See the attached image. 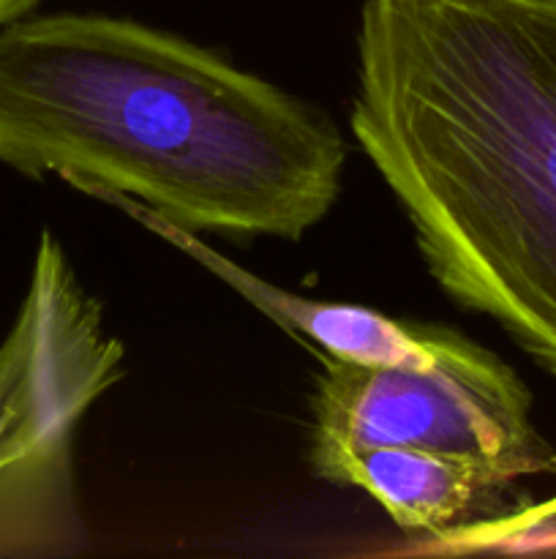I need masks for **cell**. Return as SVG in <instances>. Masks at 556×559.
<instances>
[{
	"mask_svg": "<svg viewBox=\"0 0 556 559\" xmlns=\"http://www.w3.org/2000/svg\"><path fill=\"white\" fill-rule=\"evenodd\" d=\"M0 164L185 233L300 240L341 194L347 142L178 33L31 11L0 27Z\"/></svg>",
	"mask_w": 556,
	"mask_h": 559,
	"instance_id": "6da1fadb",
	"label": "cell"
},
{
	"mask_svg": "<svg viewBox=\"0 0 556 559\" xmlns=\"http://www.w3.org/2000/svg\"><path fill=\"white\" fill-rule=\"evenodd\" d=\"M349 131L431 278L556 380V0H363Z\"/></svg>",
	"mask_w": 556,
	"mask_h": 559,
	"instance_id": "7a4b0ae2",
	"label": "cell"
},
{
	"mask_svg": "<svg viewBox=\"0 0 556 559\" xmlns=\"http://www.w3.org/2000/svg\"><path fill=\"white\" fill-rule=\"evenodd\" d=\"M123 374V342L44 229L0 342V559L65 557L85 546L74 440L87 409Z\"/></svg>",
	"mask_w": 556,
	"mask_h": 559,
	"instance_id": "3957f363",
	"label": "cell"
},
{
	"mask_svg": "<svg viewBox=\"0 0 556 559\" xmlns=\"http://www.w3.org/2000/svg\"><path fill=\"white\" fill-rule=\"evenodd\" d=\"M365 448H414L461 459L499 489L556 475V448L532 418V393L491 349L452 333L425 369L325 360L314 391L316 473Z\"/></svg>",
	"mask_w": 556,
	"mask_h": 559,
	"instance_id": "277c9868",
	"label": "cell"
},
{
	"mask_svg": "<svg viewBox=\"0 0 556 559\" xmlns=\"http://www.w3.org/2000/svg\"><path fill=\"white\" fill-rule=\"evenodd\" d=\"M136 218L161 233L180 249L191 251L205 267H210L216 276L232 284L238 293L254 306H259L265 314L276 317L289 331L311 338L319 344L333 360H349V364L363 366H409V369H425L434 364L445 347L450 344V328L442 325H420L409 320H392L374 309L352 304H327V300L298 298L292 293L270 287L262 278L251 276L243 267L232 265L221 254L207 249L196 240L194 233L167 227L150 216L134 213Z\"/></svg>",
	"mask_w": 556,
	"mask_h": 559,
	"instance_id": "5b68a950",
	"label": "cell"
},
{
	"mask_svg": "<svg viewBox=\"0 0 556 559\" xmlns=\"http://www.w3.org/2000/svg\"><path fill=\"white\" fill-rule=\"evenodd\" d=\"M316 475L374 497L401 530L434 535L469 522L499 491L474 464L414 448H365L336 459Z\"/></svg>",
	"mask_w": 556,
	"mask_h": 559,
	"instance_id": "8992f818",
	"label": "cell"
},
{
	"mask_svg": "<svg viewBox=\"0 0 556 559\" xmlns=\"http://www.w3.org/2000/svg\"><path fill=\"white\" fill-rule=\"evenodd\" d=\"M439 551H491V555H556V495L529 502L512 513L463 522L436 533Z\"/></svg>",
	"mask_w": 556,
	"mask_h": 559,
	"instance_id": "52a82bcc",
	"label": "cell"
},
{
	"mask_svg": "<svg viewBox=\"0 0 556 559\" xmlns=\"http://www.w3.org/2000/svg\"><path fill=\"white\" fill-rule=\"evenodd\" d=\"M38 5V0H0V27L9 22L20 20V16L31 14Z\"/></svg>",
	"mask_w": 556,
	"mask_h": 559,
	"instance_id": "ba28073f",
	"label": "cell"
}]
</instances>
